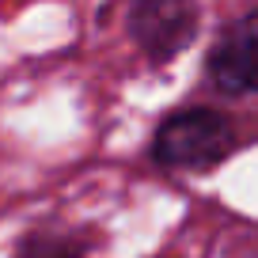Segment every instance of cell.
<instances>
[{
    "mask_svg": "<svg viewBox=\"0 0 258 258\" xmlns=\"http://www.w3.org/2000/svg\"><path fill=\"white\" fill-rule=\"evenodd\" d=\"M232 148V125L209 106H186L171 114L156 133V160L167 167H213Z\"/></svg>",
    "mask_w": 258,
    "mask_h": 258,
    "instance_id": "cell-1",
    "label": "cell"
},
{
    "mask_svg": "<svg viewBox=\"0 0 258 258\" xmlns=\"http://www.w3.org/2000/svg\"><path fill=\"white\" fill-rule=\"evenodd\" d=\"M209 73L224 91H258V12L243 16L220 34L209 57Z\"/></svg>",
    "mask_w": 258,
    "mask_h": 258,
    "instance_id": "cell-3",
    "label": "cell"
},
{
    "mask_svg": "<svg viewBox=\"0 0 258 258\" xmlns=\"http://www.w3.org/2000/svg\"><path fill=\"white\" fill-rule=\"evenodd\" d=\"M129 31L152 61H171L198 34V4L194 0H133Z\"/></svg>",
    "mask_w": 258,
    "mask_h": 258,
    "instance_id": "cell-2",
    "label": "cell"
}]
</instances>
